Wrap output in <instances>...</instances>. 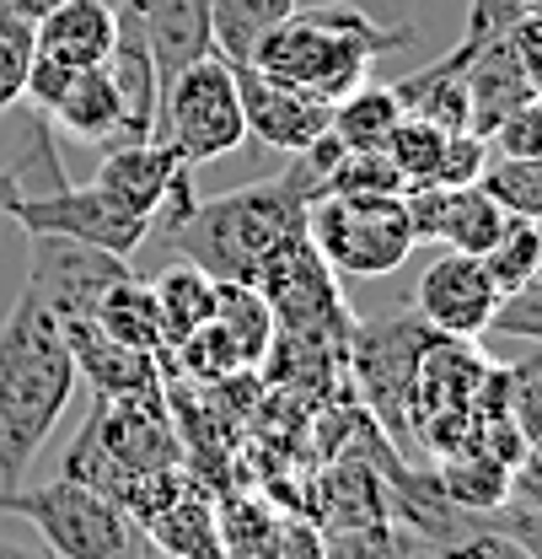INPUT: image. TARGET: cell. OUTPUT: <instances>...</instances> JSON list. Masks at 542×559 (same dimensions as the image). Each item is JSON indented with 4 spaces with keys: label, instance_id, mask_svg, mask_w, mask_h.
<instances>
[{
    "label": "cell",
    "instance_id": "1",
    "mask_svg": "<svg viewBox=\"0 0 542 559\" xmlns=\"http://www.w3.org/2000/svg\"><path fill=\"white\" fill-rule=\"evenodd\" d=\"M344 145L334 135H323L317 145L296 151V167L248 183L237 194H215V200H194L172 226H161L167 248L183 253L189 264H200L215 280H242L258 285L264 264L274 253L306 231V205L323 194V173L339 156Z\"/></svg>",
    "mask_w": 542,
    "mask_h": 559
},
{
    "label": "cell",
    "instance_id": "2",
    "mask_svg": "<svg viewBox=\"0 0 542 559\" xmlns=\"http://www.w3.org/2000/svg\"><path fill=\"white\" fill-rule=\"evenodd\" d=\"M75 360L60 312L22 285L11 318L0 323V485H22L44 441L75 393Z\"/></svg>",
    "mask_w": 542,
    "mask_h": 559
},
{
    "label": "cell",
    "instance_id": "3",
    "mask_svg": "<svg viewBox=\"0 0 542 559\" xmlns=\"http://www.w3.org/2000/svg\"><path fill=\"white\" fill-rule=\"evenodd\" d=\"M408 38H413L408 27H382L360 5H317V11L296 5L253 49L248 66H258L274 81H290L323 103H339L344 92H354L365 81L376 55L404 49Z\"/></svg>",
    "mask_w": 542,
    "mask_h": 559
},
{
    "label": "cell",
    "instance_id": "4",
    "mask_svg": "<svg viewBox=\"0 0 542 559\" xmlns=\"http://www.w3.org/2000/svg\"><path fill=\"white\" fill-rule=\"evenodd\" d=\"M183 463V447L172 436V415H167V393H119L92 404L86 430L75 436L65 457V474L81 485L103 489L119 511L130 506L150 474H167Z\"/></svg>",
    "mask_w": 542,
    "mask_h": 559
},
{
    "label": "cell",
    "instance_id": "5",
    "mask_svg": "<svg viewBox=\"0 0 542 559\" xmlns=\"http://www.w3.org/2000/svg\"><path fill=\"white\" fill-rule=\"evenodd\" d=\"M306 242L334 275H393L419 248L404 194H317L306 205Z\"/></svg>",
    "mask_w": 542,
    "mask_h": 559
},
{
    "label": "cell",
    "instance_id": "6",
    "mask_svg": "<svg viewBox=\"0 0 542 559\" xmlns=\"http://www.w3.org/2000/svg\"><path fill=\"white\" fill-rule=\"evenodd\" d=\"M156 135L183 156V167H204V162L237 151L248 140V119H242V92H237L231 60L204 55L178 70L161 86Z\"/></svg>",
    "mask_w": 542,
    "mask_h": 559
},
{
    "label": "cell",
    "instance_id": "7",
    "mask_svg": "<svg viewBox=\"0 0 542 559\" xmlns=\"http://www.w3.org/2000/svg\"><path fill=\"white\" fill-rule=\"evenodd\" d=\"M0 511L33 522L38 538L60 559H119L135 544L130 516L103 489L81 485L70 474H60V479H49V485H38V489L0 485Z\"/></svg>",
    "mask_w": 542,
    "mask_h": 559
},
{
    "label": "cell",
    "instance_id": "8",
    "mask_svg": "<svg viewBox=\"0 0 542 559\" xmlns=\"http://www.w3.org/2000/svg\"><path fill=\"white\" fill-rule=\"evenodd\" d=\"M11 221H16L27 237L49 231V237L108 248V253H119V259H130L140 242L150 237V221L119 210L97 183H60V189H49V194H27V200H16Z\"/></svg>",
    "mask_w": 542,
    "mask_h": 559
},
{
    "label": "cell",
    "instance_id": "9",
    "mask_svg": "<svg viewBox=\"0 0 542 559\" xmlns=\"http://www.w3.org/2000/svg\"><path fill=\"white\" fill-rule=\"evenodd\" d=\"M124 275H130V259H119L108 248H92V242H70V237L38 231L22 285H33L60 312V323H65V318H92L103 290Z\"/></svg>",
    "mask_w": 542,
    "mask_h": 559
},
{
    "label": "cell",
    "instance_id": "10",
    "mask_svg": "<svg viewBox=\"0 0 542 559\" xmlns=\"http://www.w3.org/2000/svg\"><path fill=\"white\" fill-rule=\"evenodd\" d=\"M419 318L446 334V340H483L489 323H494V307H499V290L483 270V259L473 253H457V248H441V259L419 275Z\"/></svg>",
    "mask_w": 542,
    "mask_h": 559
},
{
    "label": "cell",
    "instance_id": "11",
    "mask_svg": "<svg viewBox=\"0 0 542 559\" xmlns=\"http://www.w3.org/2000/svg\"><path fill=\"white\" fill-rule=\"evenodd\" d=\"M435 329L424 318H393L376 329H354V371L387 425H408V388Z\"/></svg>",
    "mask_w": 542,
    "mask_h": 559
},
{
    "label": "cell",
    "instance_id": "12",
    "mask_svg": "<svg viewBox=\"0 0 542 559\" xmlns=\"http://www.w3.org/2000/svg\"><path fill=\"white\" fill-rule=\"evenodd\" d=\"M231 70H237V92H242L248 135L258 145L296 156V151H306V145H317L328 135L334 103H323V97H312V92H301L290 81H274L258 66H231Z\"/></svg>",
    "mask_w": 542,
    "mask_h": 559
},
{
    "label": "cell",
    "instance_id": "13",
    "mask_svg": "<svg viewBox=\"0 0 542 559\" xmlns=\"http://www.w3.org/2000/svg\"><path fill=\"white\" fill-rule=\"evenodd\" d=\"M183 173H189V167H183V156H178L167 140L145 135V140L113 145V151L103 156V167L92 173V183L119 210H130V215L156 226V210H161V200L172 194V183H178Z\"/></svg>",
    "mask_w": 542,
    "mask_h": 559
},
{
    "label": "cell",
    "instance_id": "14",
    "mask_svg": "<svg viewBox=\"0 0 542 559\" xmlns=\"http://www.w3.org/2000/svg\"><path fill=\"white\" fill-rule=\"evenodd\" d=\"M457 60H462V86H468V130L489 140L532 97V86L521 75V60H516L510 38L457 44Z\"/></svg>",
    "mask_w": 542,
    "mask_h": 559
},
{
    "label": "cell",
    "instance_id": "15",
    "mask_svg": "<svg viewBox=\"0 0 542 559\" xmlns=\"http://www.w3.org/2000/svg\"><path fill=\"white\" fill-rule=\"evenodd\" d=\"M55 130H65L70 140H92V145H124V140H145L135 130V114L113 81L108 60L103 66H81L70 75V86L60 92L55 114H49Z\"/></svg>",
    "mask_w": 542,
    "mask_h": 559
},
{
    "label": "cell",
    "instance_id": "16",
    "mask_svg": "<svg viewBox=\"0 0 542 559\" xmlns=\"http://www.w3.org/2000/svg\"><path fill=\"white\" fill-rule=\"evenodd\" d=\"M140 22L150 60L161 86L183 66H194L204 55H215V33H209V0H113Z\"/></svg>",
    "mask_w": 542,
    "mask_h": 559
},
{
    "label": "cell",
    "instance_id": "17",
    "mask_svg": "<svg viewBox=\"0 0 542 559\" xmlns=\"http://www.w3.org/2000/svg\"><path fill=\"white\" fill-rule=\"evenodd\" d=\"M65 345L75 360V377H86L103 399L119 393H161V360L145 349L119 345L113 334H103L92 318H65Z\"/></svg>",
    "mask_w": 542,
    "mask_h": 559
},
{
    "label": "cell",
    "instance_id": "18",
    "mask_svg": "<svg viewBox=\"0 0 542 559\" xmlns=\"http://www.w3.org/2000/svg\"><path fill=\"white\" fill-rule=\"evenodd\" d=\"M33 33H38V55L60 66H103L119 44V5L113 0H60L55 11L33 22Z\"/></svg>",
    "mask_w": 542,
    "mask_h": 559
},
{
    "label": "cell",
    "instance_id": "19",
    "mask_svg": "<svg viewBox=\"0 0 542 559\" xmlns=\"http://www.w3.org/2000/svg\"><path fill=\"white\" fill-rule=\"evenodd\" d=\"M92 323H97L103 334H113L119 345L145 349V355H156V360H161V355H172V349H167V329H161L156 290H150V280H140L135 270L103 290V301H97Z\"/></svg>",
    "mask_w": 542,
    "mask_h": 559
},
{
    "label": "cell",
    "instance_id": "20",
    "mask_svg": "<svg viewBox=\"0 0 542 559\" xmlns=\"http://www.w3.org/2000/svg\"><path fill=\"white\" fill-rule=\"evenodd\" d=\"M145 533H150V544L167 559H226L220 522H215V511H209L204 495L189 500V485L178 489L167 506H156V511L145 516Z\"/></svg>",
    "mask_w": 542,
    "mask_h": 559
},
{
    "label": "cell",
    "instance_id": "21",
    "mask_svg": "<svg viewBox=\"0 0 542 559\" xmlns=\"http://www.w3.org/2000/svg\"><path fill=\"white\" fill-rule=\"evenodd\" d=\"M510 479H516V468L499 463L494 452L473 447V441L457 447V452H446V457H441V474H435L441 495H446L457 511H468V516H489L494 506H505V500H510Z\"/></svg>",
    "mask_w": 542,
    "mask_h": 559
},
{
    "label": "cell",
    "instance_id": "22",
    "mask_svg": "<svg viewBox=\"0 0 542 559\" xmlns=\"http://www.w3.org/2000/svg\"><path fill=\"white\" fill-rule=\"evenodd\" d=\"M393 92H398L404 114H413V119H430V124H441V130H468V86H462L457 49H451L446 60H435V66L393 81Z\"/></svg>",
    "mask_w": 542,
    "mask_h": 559
},
{
    "label": "cell",
    "instance_id": "23",
    "mask_svg": "<svg viewBox=\"0 0 542 559\" xmlns=\"http://www.w3.org/2000/svg\"><path fill=\"white\" fill-rule=\"evenodd\" d=\"M156 307H161V329H167V349H178L200 323L215 318V275H204L200 264L178 259L150 280Z\"/></svg>",
    "mask_w": 542,
    "mask_h": 559
},
{
    "label": "cell",
    "instance_id": "24",
    "mask_svg": "<svg viewBox=\"0 0 542 559\" xmlns=\"http://www.w3.org/2000/svg\"><path fill=\"white\" fill-rule=\"evenodd\" d=\"M296 5H301V0H209L215 55H220V60H231V66H248V60H253V49L269 38Z\"/></svg>",
    "mask_w": 542,
    "mask_h": 559
},
{
    "label": "cell",
    "instance_id": "25",
    "mask_svg": "<svg viewBox=\"0 0 542 559\" xmlns=\"http://www.w3.org/2000/svg\"><path fill=\"white\" fill-rule=\"evenodd\" d=\"M404 119V103L393 86H376V81H360L354 92H344L328 114V135L339 140L344 151H371V145H387L393 124Z\"/></svg>",
    "mask_w": 542,
    "mask_h": 559
},
{
    "label": "cell",
    "instance_id": "26",
    "mask_svg": "<svg viewBox=\"0 0 542 559\" xmlns=\"http://www.w3.org/2000/svg\"><path fill=\"white\" fill-rule=\"evenodd\" d=\"M215 323H226V334L237 340L248 366H258L279 334L269 296L258 285H242V280H215Z\"/></svg>",
    "mask_w": 542,
    "mask_h": 559
},
{
    "label": "cell",
    "instance_id": "27",
    "mask_svg": "<svg viewBox=\"0 0 542 559\" xmlns=\"http://www.w3.org/2000/svg\"><path fill=\"white\" fill-rule=\"evenodd\" d=\"M505 210L494 205L478 183H462V189H446V221H441V248H457V253H473L483 259L494 248V237L505 231Z\"/></svg>",
    "mask_w": 542,
    "mask_h": 559
},
{
    "label": "cell",
    "instance_id": "28",
    "mask_svg": "<svg viewBox=\"0 0 542 559\" xmlns=\"http://www.w3.org/2000/svg\"><path fill=\"white\" fill-rule=\"evenodd\" d=\"M483 270H489V280H494V290H499V296L521 290V285L542 270V221H521V215H510V221H505V231L494 237V248L483 253Z\"/></svg>",
    "mask_w": 542,
    "mask_h": 559
},
{
    "label": "cell",
    "instance_id": "29",
    "mask_svg": "<svg viewBox=\"0 0 542 559\" xmlns=\"http://www.w3.org/2000/svg\"><path fill=\"white\" fill-rule=\"evenodd\" d=\"M478 189L521 221H542V156H494L478 178Z\"/></svg>",
    "mask_w": 542,
    "mask_h": 559
},
{
    "label": "cell",
    "instance_id": "30",
    "mask_svg": "<svg viewBox=\"0 0 542 559\" xmlns=\"http://www.w3.org/2000/svg\"><path fill=\"white\" fill-rule=\"evenodd\" d=\"M446 135H451V130H441V124H430V119H413V114H404V119L393 124V135H387V156H393V167L404 173V189L435 183Z\"/></svg>",
    "mask_w": 542,
    "mask_h": 559
},
{
    "label": "cell",
    "instance_id": "31",
    "mask_svg": "<svg viewBox=\"0 0 542 559\" xmlns=\"http://www.w3.org/2000/svg\"><path fill=\"white\" fill-rule=\"evenodd\" d=\"M323 194H404V173L393 167L387 145L339 151L323 173Z\"/></svg>",
    "mask_w": 542,
    "mask_h": 559
},
{
    "label": "cell",
    "instance_id": "32",
    "mask_svg": "<svg viewBox=\"0 0 542 559\" xmlns=\"http://www.w3.org/2000/svg\"><path fill=\"white\" fill-rule=\"evenodd\" d=\"M172 360H183V371L194 377V382H226V377H237V371H248V360H242V349H237V340L226 334V323H200L183 345L172 349Z\"/></svg>",
    "mask_w": 542,
    "mask_h": 559
},
{
    "label": "cell",
    "instance_id": "33",
    "mask_svg": "<svg viewBox=\"0 0 542 559\" xmlns=\"http://www.w3.org/2000/svg\"><path fill=\"white\" fill-rule=\"evenodd\" d=\"M38 55V33H33V16L11 11L0 0V114L22 103V86H27V70Z\"/></svg>",
    "mask_w": 542,
    "mask_h": 559
},
{
    "label": "cell",
    "instance_id": "34",
    "mask_svg": "<svg viewBox=\"0 0 542 559\" xmlns=\"http://www.w3.org/2000/svg\"><path fill=\"white\" fill-rule=\"evenodd\" d=\"M489 329H494V334H510V340H538L542 345V270L527 280L521 290L499 296Z\"/></svg>",
    "mask_w": 542,
    "mask_h": 559
},
{
    "label": "cell",
    "instance_id": "35",
    "mask_svg": "<svg viewBox=\"0 0 542 559\" xmlns=\"http://www.w3.org/2000/svg\"><path fill=\"white\" fill-rule=\"evenodd\" d=\"M521 22H532V0H473L468 5V22H462V44L510 38Z\"/></svg>",
    "mask_w": 542,
    "mask_h": 559
},
{
    "label": "cell",
    "instance_id": "36",
    "mask_svg": "<svg viewBox=\"0 0 542 559\" xmlns=\"http://www.w3.org/2000/svg\"><path fill=\"white\" fill-rule=\"evenodd\" d=\"M441 559H532L521 538H510L494 522H473L468 533H457L451 544H441Z\"/></svg>",
    "mask_w": 542,
    "mask_h": 559
},
{
    "label": "cell",
    "instance_id": "37",
    "mask_svg": "<svg viewBox=\"0 0 542 559\" xmlns=\"http://www.w3.org/2000/svg\"><path fill=\"white\" fill-rule=\"evenodd\" d=\"M483 167H489V140L473 135V130H451V135H446V151H441L435 183L462 189V183H478V178H483Z\"/></svg>",
    "mask_w": 542,
    "mask_h": 559
},
{
    "label": "cell",
    "instance_id": "38",
    "mask_svg": "<svg viewBox=\"0 0 542 559\" xmlns=\"http://www.w3.org/2000/svg\"><path fill=\"white\" fill-rule=\"evenodd\" d=\"M489 145L499 151V156H542V97H527L494 135Z\"/></svg>",
    "mask_w": 542,
    "mask_h": 559
},
{
    "label": "cell",
    "instance_id": "39",
    "mask_svg": "<svg viewBox=\"0 0 542 559\" xmlns=\"http://www.w3.org/2000/svg\"><path fill=\"white\" fill-rule=\"evenodd\" d=\"M323 559H404L398 538L387 533V522H365V527H339V538L323 549Z\"/></svg>",
    "mask_w": 542,
    "mask_h": 559
},
{
    "label": "cell",
    "instance_id": "40",
    "mask_svg": "<svg viewBox=\"0 0 542 559\" xmlns=\"http://www.w3.org/2000/svg\"><path fill=\"white\" fill-rule=\"evenodd\" d=\"M478 522H494V527H505L510 538H521L532 559H542V506H521V500H505V506H494L489 516H478Z\"/></svg>",
    "mask_w": 542,
    "mask_h": 559
},
{
    "label": "cell",
    "instance_id": "41",
    "mask_svg": "<svg viewBox=\"0 0 542 559\" xmlns=\"http://www.w3.org/2000/svg\"><path fill=\"white\" fill-rule=\"evenodd\" d=\"M510 500L521 506H542V436L527 447V457L516 463V479H510Z\"/></svg>",
    "mask_w": 542,
    "mask_h": 559
},
{
    "label": "cell",
    "instance_id": "42",
    "mask_svg": "<svg viewBox=\"0 0 542 559\" xmlns=\"http://www.w3.org/2000/svg\"><path fill=\"white\" fill-rule=\"evenodd\" d=\"M22 200V173L16 167H0V215H11Z\"/></svg>",
    "mask_w": 542,
    "mask_h": 559
},
{
    "label": "cell",
    "instance_id": "43",
    "mask_svg": "<svg viewBox=\"0 0 542 559\" xmlns=\"http://www.w3.org/2000/svg\"><path fill=\"white\" fill-rule=\"evenodd\" d=\"M0 559H60L49 544L44 549H33V544H16V538H0Z\"/></svg>",
    "mask_w": 542,
    "mask_h": 559
},
{
    "label": "cell",
    "instance_id": "44",
    "mask_svg": "<svg viewBox=\"0 0 542 559\" xmlns=\"http://www.w3.org/2000/svg\"><path fill=\"white\" fill-rule=\"evenodd\" d=\"M5 5H11V11H22V16H33V22H38V16H44V11H55V5H60V0H5Z\"/></svg>",
    "mask_w": 542,
    "mask_h": 559
},
{
    "label": "cell",
    "instance_id": "45",
    "mask_svg": "<svg viewBox=\"0 0 542 559\" xmlns=\"http://www.w3.org/2000/svg\"><path fill=\"white\" fill-rule=\"evenodd\" d=\"M527 86H532V97H542V66L532 70V75H527Z\"/></svg>",
    "mask_w": 542,
    "mask_h": 559
},
{
    "label": "cell",
    "instance_id": "46",
    "mask_svg": "<svg viewBox=\"0 0 542 559\" xmlns=\"http://www.w3.org/2000/svg\"><path fill=\"white\" fill-rule=\"evenodd\" d=\"M119 559H145V555H140V549H135V544H130V549H124V555H119Z\"/></svg>",
    "mask_w": 542,
    "mask_h": 559
},
{
    "label": "cell",
    "instance_id": "47",
    "mask_svg": "<svg viewBox=\"0 0 542 559\" xmlns=\"http://www.w3.org/2000/svg\"><path fill=\"white\" fill-rule=\"evenodd\" d=\"M532 22H542V0H532Z\"/></svg>",
    "mask_w": 542,
    "mask_h": 559
},
{
    "label": "cell",
    "instance_id": "48",
    "mask_svg": "<svg viewBox=\"0 0 542 559\" xmlns=\"http://www.w3.org/2000/svg\"><path fill=\"white\" fill-rule=\"evenodd\" d=\"M538 366H542V360H538Z\"/></svg>",
    "mask_w": 542,
    "mask_h": 559
}]
</instances>
